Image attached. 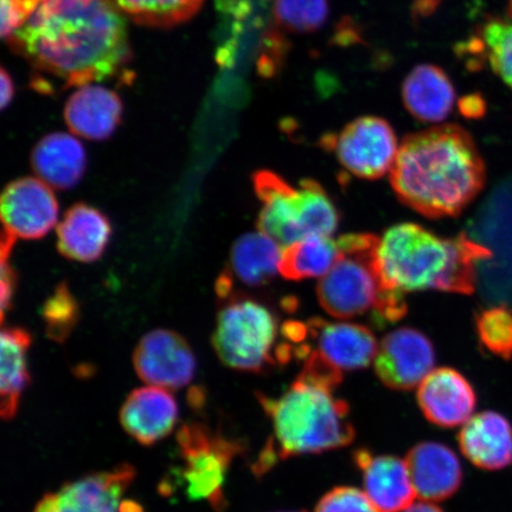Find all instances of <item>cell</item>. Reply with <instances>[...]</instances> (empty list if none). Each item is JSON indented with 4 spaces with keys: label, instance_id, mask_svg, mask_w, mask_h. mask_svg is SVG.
<instances>
[{
    "label": "cell",
    "instance_id": "obj_19",
    "mask_svg": "<svg viewBox=\"0 0 512 512\" xmlns=\"http://www.w3.org/2000/svg\"><path fill=\"white\" fill-rule=\"evenodd\" d=\"M458 444L464 457L479 469L498 471L512 463V425L497 412L473 415L460 430Z\"/></svg>",
    "mask_w": 512,
    "mask_h": 512
},
{
    "label": "cell",
    "instance_id": "obj_17",
    "mask_svg": "<svg viewBox=\"0 0 512 512\" xmlns=\"http://www.w3.org/2000/svg\"><path fill=\"white\" fill-rule=\"evenodd\" d=\"M178 406L169 390L144 387L133 390L120 409L124 431L139 444L152 446L174 431Z\"/></svg>",
    "mask_w": 512,
    "mask_h": 512
},
{
    "label": "cell",
    "instance_id": "obj_24",
    "mask_svg": "<svg viewBox=\"0 0 512 512\" xmlns=\"http://www.w3.org/2000/svg\"><path fill=\"white\" fill-rule=\"evenodd\" d=\"M281 253L283 248L261 232L242 235L230 251L226 272L234 283L238 279L246 286H264L280 273Z\"/></svg>",
    "mask_w": 512,
    "mask_h": 512
},
{
    "label": "cell",
    "instance_id": "obj_8",
    "mask_svg": "<svg viewBox=\"0 0 512 512\" xmlns=\"http://www.w3.org/2000/svg\"><path fill=\"white\" fill-rule=\"evenodd\" d=\"M177 444L184 465L179 477L185 495L190 501H206L216 511H223L227 505L223 485L233 459L241 452L239 441L191 422L178 431Z\"/></svg>",
    "mask_w": 512,
    "mask_h": 512
},
{
    "label": "cell",
    "instance_id": "obj_36",
    "mask_svg": "<svg viewBox=\"0 0 512 512\" xmlns=\"http://www.w3.org/2000/svg\"><path fill=\"white\" fill-rule=\"evenodd\" d=\"M0 80H2V100H0V105H2L4 110V108L11 104L12 99H14L15 85L11 75L6 72L4 67L2 68V74H0Z\"/></svg>",
    "mask_w": 512,
    "mask_h": 512
},
{
    "label": "cell",
    "instance_id": "obj_28",
    "mask_svg": "<svg viewBox=\"0 0 512 512\" xmlns=\"http://www.w3.org/2000/svg\"><path fill=\"white\" fill-rule=\"evenodd\" d=\"M470 48L475 56H484L494 73L512 91V23L491 19L480 28Z\"/></svg>",
    "mask_w": 512,
    "mask_h": 512
},
{
    "label": "cell",
    "instance_id": "obj_10",
    "mask_svg": "<svg viewBox=\"0 0 512 512\" xmlns=\"http://www.w3.org/2000/svg\"><path fill=\"white\" fill-rule=\"evenodd\" d=\"M134 477L136 470L130 464L93 473L44 496L34 512H143L138 503L124 501Z\"/></svg>",
    "mask_w": 512,
    "mask_h": 512
},
{
    "label": "cell",
    "instance_id": "obj_37",
    "mask_svg": "<svg viewBox=\"0 0 512 512\" xmlns=\"http://www.w3.org/2000/svg\"><path fill=\"white\" fill-rule=\"evenodd\" d=\"M403 512H445L443 509L438 507L437 504L433 502H420L413 503L411 507H408Z\"/></svg>",
    "mask_w": 512,
    "mask_h": 512
},
{
    "label": "cell",
    "instance_id": "obj_13",
    "mask_svg": "<svg viewBox=\"0 0 512 512\" xmlns=\"http://www.w3.org/2000/svg\"><path fill=\"white\" fill-rule=\"evenodd\" d=\"M51 189L40 178L25 177L10 183L0 200L4 230L16 239L44 238L59 220V202Z\"/></svg>",
    "mask_w": 512,
    "mask_h": 512
},
{
    "label": "cell",
    "instance_id": "obj_31",
    "mask_svg": "<svg viewBox=\"0 0 512 512\" xmlns=\"http://www.w3.org/2000/svg\"><path fill=\"white\" fill-rule=\"evenodd\" d=\"M80 316L79 305L66 284H60L43 307L49 338L64 342L72 334Z\"/></svg>",
    "mask_w": 512,
    "mask_h": 512
},
{
    "label": "cell",
    "instance_id": "obj_32",
    "mask_svg": "<svg viewBox=\"0 0 512 512\" xmlns=\"http://www.w3.org/2000/svg\"><path fill=\"white\" fill-rule=\"evenodd\" d=\"M315 512H377L366 492L352 486H337L319 499Z\"/></svg>",
    "mask_w": 512,
    "mask_h": 512
},
{
    "label": "cell",
    "instance_id": "obj_6",
    "mask_svg": "<svg viewBox=\"0 0 512 512\" xmlns=\"http://www.w3.org/2000/svg\"><path fill=\"white\" fill-rule=\"evenodd\" d=\"M221 300L213 345L224 366L260 374L291 361L296 349L278 342L283 326L270 307L235 290Z\"/></svg>",
    "mask_w": 512,
    "mask_h": 512
},
{
    "label": "cell",
    "instance_id": "obj_27",
    "mask_svg": "<svg viewBox=\"0 0 512 512\" xmlns=\"http://www.w3.org/2000/svg\"><path fill=\"white\" fill-rule=\"evenodd\" d=\"M115 10L134 23L153 28H170L189 21L204 0H107Z\"/></svg>",
    "mask_w": 512,
    "mask_h": 512
},
{
    "label": "cell",
    "instance_id": "obj_34",
    "mask_svg": "<svg viewBox=\"0 0 512 512\" xmlns=\"http://www.w3.org/2000/svg\"><path fill=\"white\" fill-rule=\"evenodd\" d=\"M16 238L14 235L3 232L2 238V318L4 319L6 312L10 310L12 298H14L15 288L17 285V277L10 264V256L12 247L15 245Z\"/></svg>",
    "mask_w": 512,
    "mask_h": 512
},
{
    "label": "cell",
    "instance_id": "obj_30",
    "mask_svg": "<svg viewBox=\"0 0 512 512\" xmlns=\"http://www.w3.org/2000/svg\"><path fill=\"white\" fill-rule=\"evenodd\" d=\"M476 330L484 348L509 361L512 358V310L507 306H492L476 315Z\"/></svg>",
    "mask_w": 512,
    "mask_h": 512
},
{
    "label": "cell",
    "instance_id": "obj_1",
    "mask_svg": "<svg viewBox=\"0 0 512 512\" xmlns=\"http://www.w3.org/2000/svg\"><path fill=\"white\" fill-rule=\"evenodd\" d=\"M124 19L107 0H43L9 46L66 87L92 85L131 60Z\"/></svg>",
    "mask_w": 512,
    "mask_h": 512
},
{
    "label": "cell",
    "instance_id": "obj_18",
    "mask_svg": "<svg viewBox=\"0 0 512 512\" xmlns=\"http://www.w3.org/2000/svg\"><path fill=\"white\" fill-rule=\"evenodd\" d=\"M307 326L320 354L343 373L366 369L374 362L379 343L367 326L320 318L311 319Z\"/></svg>",
    "mask_w": 512,
    "mask_h": 512
},
{
    "label": "cell",
    "instance_id": "obj_11",
    "mask_svg": "<svg viewBox=\"0 0 512 512\" xmlns=\"http://www.w3.org/2000/svg\"><path fill=\"white\" fill-rule=\"evenodd\" d=\"M435 351L422 332L401 328L382 339L374 360L379 380L389 389L408 392L434 370Z\"/></svg>",
    "mask_w": 512,
    "mask_h": 512
},
{
    "label": "cell",
    "instance_id": "obj_4",
    "mask_svg": "<svg viewBox=\"0 0 512 512\" xmlns=\"http://www.w3.org/2000/svg\"><path fill=\"white\" fill-rule=\"evenodd\" d=\"M336 389L302 371L277 398L256 394L272 422L273 439L255 471H267L277 459L335 451L355 440L350 407L336 398Z\"/></svg>",
    "mask_w": 512,
    "mask_h": 512
},
{
    "label": "cell",
    "instance_id": "obj_16",
    "mask_svg": "<svg viewBox=\"0 0 512 512\" xmlns=\"http://www.w3.org/2000/svg\"><path fill=\"white\" fill-rule=\"evenodd\" d=\"M406 464L416 496L441 502L456 495L463 484V467L452 448L422 441L409 450Z\"/></svg>",
    "mask_w": 512,
    "mask_h": 512
},
{
    "label": "cell",
    "instance_id": "obj_35",
    "mask_svg": "<svg viewBox=\"0 0 512 512\" xmlns=\"http://www.w3.org/2000/svg\"><path fill=\"white\" fill-rule=\"evenodd\" d=\"M459 110L466 118L477 119L483 117L485 112L484 100L478 95L467 96V98L460 100Z\"/></svg>",
    "mask_w": 512,
    "mask_h": 512
},
{
    "label": "cell",
    "instance_id": "obj_29",
    "mask_svg": "<svg viewBox=\"0 0 512 512\" xmlns=\"http://www.w3.org/2000/svg\"><path fill=\"white\" fill-rule=\"evenodd\" d=\"M273 16L288 32L310 34L328 21L329 3L328 0H274Z\"/></svg>",
    "mask_w": 512,
    "mask_h": 512
},
{
    "label": "cell",
    "instance_id": "obj_26",
    "mask_svg": "<svg viewBox=\"0 0 512 512\" xmlns=\"http://www.w3.org/2000/svg\"><path fill=\"white\" fill-rule=\"evenodd\" d=\"M341 254L339 241L331 236H311L283 249L279 272L287 280L323 278Z\"/></svg>",
    "mask_w": 512,
    "mask_h": 512
},
{
    "label": "cell",
    "instance_id": "obj_25",
    "mask_svg": "<svg viewBox=\"0 0 512 512\" xmlns=\"http://www.w3.org/2000/svg\"><path fill=\"white\" fill-rule=\"evenodd\" d=\"M31 336L27 330L9 326L2 330V374H0V414L3 420L15 418L22 394L30 383L28 351Z\"/></svg>",
    "mask_w": 512,
    "mask_h": 512
},
{
    "label": "cell",
    "instance_id": "obj_38",
    "mask_svg": "<svg viewBox=\"0 0 512 512\" xmlns=\"http://www.w3.org/2000/svg\"><path fill=\"white\" fill-rule=\"evenodd\" d=\"M508 14H509L510 18L512 19V0H510V3H509Z\"/></svg>",
    "mask_w": 512,
    "mask_h": 512
},
{
    "label": "cell",
    "instance_id": "obj_9",
    "mask_svg": "<svg viewBox=\"0 0 512 512\" xmlns=\"http://www.w3.org/2000/svg\"><path fill=\"white\" fill-rule=\"evenodd\" d=\"M323 146L352 175L369 181L392 171L400 147L392 125L373 115L351 121L338 134H328Z\"/></svg>",
    "mask_w": 512,
    "mask_h": 512
},
{
    "label": "cell",
    "instance_id": "obj_33",
    "mask_svg": "<svg viewBox=\"0 0 512 512\" xmlns=\"http://www.w3.org/2000/svg\"><path fill=\"white\" fill-rule=\"evenodd\" d=\"M43 0H2V37L4 40L15 34L27 23Z\"/></svg>",
    "mask_w": 512,
    "mask_h": 512
},
{
    "label": "cell",
    "instance_id": "obj_23",
    "mask_svg": "<svg viewBox=\"0 0 512 512\" xmlns=\"http://www.w3.org/2000/svg\"><path fill=\"white\" fill-rule=\"evenodd\" d=\"M402 100L415 119L421 123L437 124L451 114L456 91L444 69L433 64H421L403 82Z\"/></svg>",
    "mask_w": 512,
    "mask_h": 512
},
{
    "label": "cell",
    "instance_id": "obj_14",
    "mask_svg": "<svg viewBox=\"0 0 512 512\" xmlns=\"http://www.w3.org/2000/svg\"><path fill=\"white\" fill-rule=\"evenodd\" d=\"M418 405L431 424L454 428L472 418L477 395L469 380L458 370L438 368L420 383Z\"/></svg>",
    "mask_w": 512,
    "mask_h": 512
},
{
    "label": "cell",
    "instance_id": "obj_22",
    "mask_svg": "<svg viewBox=\"0 0 512 512\" xmlns=\"http://www.w3.org/2000/svg\"><path fill=\"white\" fill-rule=\"evenodd\" d=\"M31 166L37 177L50 188L70 190L85 175L86 151L70 134L51 133L32 150Z\"/></svg>",
    "mask_w": 512,
    "mask_h": 512
},
{
    "label": "cell",
    "instance_id": "obj_5",
    "mask_svg": "<svg viewBox=\"0 0 512 512\" xmlns=\"http://www.w3.org/2000/svg\"><path fill=\"white\" fill-rule=\"evenodd\" d=\"M338 241L341 254L318 283L320 306L338 319L371 312L377 326L398 322L407 313V303L405 294L389 290L384 284L377 260L380 238L373 234H348Z\"/></svg>",
    "mask_w": 512,
    "mask_h": 512
},
{
    "label": "cell",
    "instance_id": "obj_15",
    "mask_svg": "<svg viewBox=\"0 0 512 512\" xmlns=\"http://www.w3.org/2000/svg\"><path fill=\"white\" fill-rule=\"evenodd\" d=\"M362 475L363 491L377 512H403L416 497L406 460L360 448L352 454Z\"/></svg>",
    "mask_w": 512,
    "mask_h": 512
},
{
    "label": "cell",
    "instance_id": "obj_2",
    "mask_svg": "<svg viewBox=\"0 0 512 512\" xmlns=\"http://www.w3.org/2000/svg\"><path fill=\"white\" fill-rule=\"evenodd\" d=\"M390 184L416 213L430 219L454 217L483 190L485 164L463 127L433 126L402 140Z\"/></svg>",
    "mask_w": 512,
    "mask_h": 512
},
{
    "label": "cell",
    "instance_id": "obj_12",
    "mask_svg": "<svg viewBox=\"0 0 512 512\" xmlns=\"http://www.w3.org/2000/svg\"><path fill=\"white\" fill-rule=\"evenodd\" d=\"M133 364L145 383L166 390L187 387L196 371V358L189 343L169 330L145 335L134 350Z\"/></svg>",
    "mask_w": 512,
    "mask_h": 512
},
{
    "label": "cell",
    "instance_id": "obj_7",
    "mask_svg": "<svg viewBox=\"0 0 512 512\" xmlns=\"http://www.w3.org/2000/svg\"><path fill=\"white\" fill-rule=\"evenodd\" d=\"M261 202L259 232L286 248L311 236H331L338 228L339 213L322 185L312 179L293 187L272 171L253 175Z\"/></svg>",
    "mask_w": 512,
    "mask_h": 512
},
{
    "label": "cell",
    "instance_id": "obj_39",
    "mask_svg": "<svg viewBox=\"0 0 512 512\" xmlns=\"http://www.w3.org/2000/svg\"><path fill=\"white\" fill-rule=\"evenodd\" d=\"M280 512H306V511H280Z\"/></svg>",
    "mask_w": 512,
    "mask_h": 512
},
{
    "label": "cell",
    "instance_id": "obj_3",
    "mask_svg": "<svg viewBox=\"0 0 512 512\" xmlns=\"http://www.w3.org/2000/svg\"><path fill=\"white\" fill-rule=\"evenodd\" d=\"M492 255L491 249L465 233L441 238L415 223L389 228L377 248L384 284L402 294L426 290L472 294L478 262Z\"/></svg>",
    "mask_w": 512,
    "mask_h": 512
},
{
    "label": "cell",
    "instance_id": "obj_20",
    "mask_svg": "<svg viewBox=\"0 0 512 512\" xmlns=\"http://www.w3.org/2000/svg\"><path fill=\"white\" fill-rule=\"evenodd\" d=\"M123 117L119 95L105 87H80L64 107V120L75 136L88 140L110 138Z\"/></svg>",
    "mask_w": 512,
    "mask_h": 512
},
{
    "label": "cell",
    "instance_id": "obj_21",
    "mask_svg": "<svg viewBox=\"0 0 512 512\" xmlns=\"http://www.w3.org/2000/svg\"><path fill=\"white\" fill-rule=\"evenodd\" d=\"M112 236L110 220L99 209L75 204L57 227V248L69 260L94 262L105 253Z\"/></svg>",
    "mask_w": 512,
    "mask_h": 512
}]
</instances>
